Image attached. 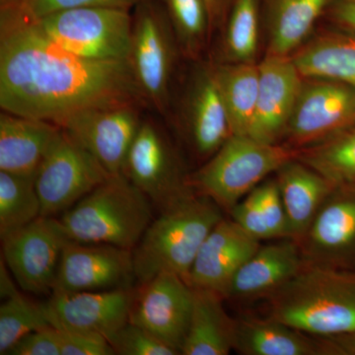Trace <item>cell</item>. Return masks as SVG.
Segmentation results:
<instances>
[{
	"label": "cell",
	"mask_w": 355,
	"mask_h": 355,
	"mask_svg": "<svg viewBox=\"0 0 355 355\" xmlns=\"http://www.w3.org/2000/svg\"><path fill=\"white\" fill-rule=\"evenodd\" d=\"M125 103L147 107L128 60L79 57L32 21L0 9L1 111L57 123L81 110Z\"/></svg>",
	"instance_id": "obj_1"
},
{
	"label": "cell",
	"mask_w": 355,
	"mask_h": 355,
	"mask_svg": "<svg viewBox=\"0 0 355 355\" xmlns=\"http://www.w3.org/2000/svg\"><path fill=\"white\" fill-rule=\"evenodd\" d=\"M270 318L320 338L355 333V270L305 260L270 296Z\"/></svg>",
	"instance_id": "obj_2"
},
{
	"label": "cell",
	"mask_w": 355,
	"mask_h": 355,
	"mask_svg": "<svg viewBox=\"0 0 355 355\" xmlns=\"http://www.w3.org/2000/svg\"><path fill=\"white\" fill-rule=\"evenodd\" d=\"M222 218L216 202L196 193L161 211L132 251L135 280L142 284L175 273L187 282L202 243Z\"/></svg>",
	"instance_id": "obj_3"
},
{
	"label": "cell",
	"mask_w": 355,
	"mask_h": 355,
	"mask_svg": "<svg viewBox=\"0 0 355 355\" xmlns=\"http://www.w3.org/2000/svg\"><path fill=\"white\" fill-rule=\"evenodd\" d=\"M153 203L125 175H111L58 218L69 241L133 251L153 222Z\"/></svg>",
	"instance_id": "obj_4"
},
{
	"label": "cell",
	"mask_w": 355,
	"mask_h": 355,
	"mask_svg": "<svg viewBox=\"0 0 355 355\" xmlns=\"http://www.w3.org/2000/svg\"><path fill=\"white\" fill-rule=\"evenodd\" d=\"M300 149L265 144L249 135H231L195 174L190 184L221 209L231 210L266 177L297 159Z\"/></svg>",
	"instance_id": "obj_5"
},
{
	"label": "cell",
	"mask_w": 355,
	"mask_h": 355,
	"mask_svg": "<svg viewBox=\"0 0 355 355\" xmlns=\"http://www.w3.org/2000/svg\"><path fill=\"white\" fill-rule=\"evenodd\" d=\"M132 31L128 62L147 107L167 116L181 49L158 0H144L132 10Z\"/></svg>",
	"instance_id": "obj_6"
},
{
	"label": "cell",
	"mask_w": 355,
	"mask_h": 355,
	"mask_svg": "<svg viewBox=\"0 0 355 355\" xmlns=\"http://www.w3.org/2000/svg\"><path fill=\"white\" fill-rule=\"evenodd\" d=\"M29 20L53 43L79 57L97 60L128 58L132 40V10L74 7Z\"/></svg>",
	"instance_id": "obj_7"
},
{
	"label": "cell",
	"mask_w": 355,
	"mask_h": 355,
	"mask_svg": "<svg viewBox=\"0 0 355 355\" xmlns=\"http://www.w3.org/2000/svg\"><path fill=\"white\" fill-rule=\"evenodd\" d=\"M147 112L125 158L121 174L163 211L195 193L190 176L162 125Z\"/></svg>",
	"instance_id": "obj_8"
},
{
	"label": "cell",
	"mask_w": 355,
	"mask_h": 355,
	"mask_svg": "<svg viewBox=\"0 0 355 355\" xmlns=\"http://www.w3.org/2000/svg\"><path fill=\"white\" fill-rule=\"evenodd\" d=\"M179 98L172 97L166 120L175 123L193 153L209 159L232 135L212 62H193Z\"/></svg>",
	"instance_id": "obj_9"
},
{
	"label": "cell",
	"mask_w": 355,
	"mask_h": 355,
	"mask_svg": "<svg viewBox=\"0 0 355 355\" xmlns=\"http://www.w3.org/2000/svg\"><path fill=\"white\" fill-rule=\"evenodd\" d=\"M112 174L60 128L35 174L41 216L64 214Z\"/></svg>",
	"instance_id": "obj_10"
},
{
	"label": "cell",
	"mask_w": 355,
	"mask_h": 355,
	"mask_svg": "<svg viewBox=\"0 0 355 355\" xmlns=\"http://www.w3.org/2000/svg\"><path fill=\"white\" fill-rule=\"evenodd\" d=\"M141 103L81 110L55 125L112 175L121 174L147 112Z\"/></svg>",
	"instance_id": "obj_11"
},
{
	"label": "cell",
	"mask_w": 355,
	"mask_h": 355,
	"mask_svg": "<svg viewBox=\"0 0 355 355\" xmlns=\"http://www.w3.org/2000/svg\"><path fill=\"white\" fill-rule=\"evenodd\" d=\"M355 123V88L340 81L303 77L284 137L303 149L331 139Z\"/></svg>",
	"instance_id": "obj_12"
},
{
	"label": "cell",
	"mask_w": 355,
	"mask_h": 355,
	"mask_svg": "<svg viewBox=\"0 0 355 355\" xmlns=\"http://www.w3.org/2000/svg\"><path fill=\"white\" fill-rule=\"evenodd\" d=\"M69 241L57 217L40 216L1 238V259L21 289L33 294H51L62 251Z\"/></svg>",
	"instance_id": "obj_13"
},
{
	"label": "cell",
	"mask_w": 355,
	"mask_h": 355,
	"mask_svg": "<svg viewBox=\"0 0 355 355\" xmlns=\"http://www.w3.org/2000/svg\"><path fill=\"white\" fill-rule=\"evenodd\" d=\"M193 287L175 273L139 284L130 322L150 331L181 354L190 326Z\"/></svg>",
	"instance_id": "obj_14"
},
{
	"label": "cell",
	"mask_w": 355,
	"mask_h": 355,
	"mask_svg": "<svg viewBox=\"0 0 355 355\" xmlns=\"http://www.w3.org/2000/svg\"><path fill=\"white\" fill-rule=\"evenodd\" d=\"M137 291L132 287L103 291H53L46 302L51 327L98 334L111 340L130 321Z\"/></svg>",
	"instance_id": "obj_15"
},
{
	"label": "cell",
	"mask_w": 355,
	"mask_h": 355,
	"mask_svg": "<svg viewBox=\"0 0 355 355\" xmlns=\"http://www.w3.org/2000/svg\"><path fill=\"white\" fill-rule=\"evenodd\" d=\"M135 279L130 250L69 241L62 251L53 292L125 288L132 287Z\"/></svg>",
	"instance_id": "obj_16"
},
{
	"label": "cell",
	"mask_w": 355,
	"mask_h": 355,
	"mask_svg": "<svg viewBox=\"0 0 355 355\" xmlns=\"http://www.w3.org/2000/svg\"><path fill=\"white\" fill-rule=\"evenodd\" d=\"M298 243L306 261L355 270V190L335 188Z\"/></svg>",
	"instance_id": "obj_17"
},
{
	"label": "cell",
	"mask_w": 355,
	"mask_h": 355,
	"mask_svg": "<svg viewBox=\"0 0 355 355\" xmlns=\"http://www.w3.org/2000/svg\"><path fill=\"white\" fill-rule=\"evenodd\" d=\"M258 101L249 137L279 144L284 137L303 76L289 55H266L259 64Z\"/></svg>",
	"instance_id": "obj_18"
},
{
	"label": "cell",
	"mask_w": 355,
	"mask_h": 355,
	"mask_svg": "<svg viewBox=\"0 0 355 355\" xmlns=\"http://www.w3.org/2000/svg\"><path fill=\"white\" fill-rule=\"evenodd\" d=\"M260 246L233 219L222 218L202 243L187 282L226 297L236 272Z\"/></svg>",
	"instance_id": "obj_19"
},
{
	"label": "cell",
	"mask_w": 355,
	"mask_h": 355,
	"mask_svg": "<svg viewBox=\"0 0 355 355\" xmlns=\"http://www.w3.org/2000/svg\"><path fill=\"white\" fill-rule=\"evenodd\" d=\"M304 261L300 245L292 238L261 245L236 272L226 297H270L299 272Z\"/></svg>",
	"instance_id": "obj_20"
},
{
	"label": "cell",
	"mask_w": 355,
	"mask_h": 355,
	"mask_svg": "<svg viewBox=\"0 0 355 355\" xmlns=\"http://www.w3.org/2000/svg\"><path fill=\"white\" fill-rule=\"evenodd\" d=\"M234 349L246 355H343L331 338L309 335L272 318L236 320Z\"/></svg>",
	"instance_id": "obj_21"
},
{
	"label": "cell",
	"mask_w": 355,
	"mask_h": 355,
	"mask_svg": "<svg viewBox=\"0 0 355 355\" xmlns=\"http://www.w3.org/2000/svg\"><path fill=\"white\" fill-rule=\"evenodd\" d=\"M60 128L51 121L0 114V171L34 177Z\"/></svg>",
	"instance_id": "obj_22"
},
{
	"label": "cell",
	"mask_w": 355,
	"mask_h": 355,
	"mask_svg": "<svg viewBox=\"0 0 355 355\" xmlns=\"http://www.w3.org/2000/svg\"><path fill=\"white\" fill-rule=\"evenodd\" d=\"M277 181L286 207L291 238L299 242L335 187L298 158L280 168Z\"/></svg>",
	"instance_id": "obj_23"
},
{
	"label": "cell",
	"mask_w": 355,
	"mask_h": 355,
	"mask_svg": "<svg viewBox=\"0 0 355 355\" xmlns=\"http://www.w3.org/2000/svg\"><path fill=\"white\" fill-rule=\"evenodd\" d=\"M190 326L181 354L227 355L234 349L236 320L228 316L222 294L193 287Z\"/></svg>",
	"instance_id": "obj_24"
},
{
	"label": "cell",
	"mask_w": 355,
	"mask_h": 355,
	"mask_svg": "<svg viewBox=\"0 0 355 355\" xmlns=\"http://www.w3.org/2000/svg\"><path fill=\"white\" fill-rule=\"evenodd\" d=\"M331 0H260L268 32V55H289L300 48Z\"/></svg>",
	"instance_id": "obj_25"
},
{
	"label": "cell",
	"mask_w": 355,
	"mask_h": 355,
	"mask_svg": "<svg viewBox=\"0 0 355 355\" xmlns=\"http://www.w3.org/2000/svg\"><path fill=\"white\" fill-rule=\"evenodd\" d=\"M291 58L303 77L331 79L355 88V32L324 33L302 44Z\"/></svg>",
	"instance_id": "obj_26"
},
{
	"label": "cell",
	"mask_w": 355,
	"mask_h": 355,
	"mask_svg": "<svg viewBox=\"0 0 355 355\" xmlns=\"http://www.w3.org/2000/svg\"><path fill=\"white\" fill-rule=\"evenodd\" d=\"M232 135H248L258 101L260 70L254 62H212Z\"/></svg>",
	"instance_id": "obj_27"
},
{
	"label": "cell",
	"mask_w": 355,
	"mask_h": 355,
	"mask_svg": "<svg viewBox=\"0 0 355 355\" xmlns=\"http://www.w3.org/2000/svg\"><path fill=\"white\" fill-rule=\"evenodd\" d=\"M298 160L335 188L355 190V123L331 139L300 149Z\"/></svg>",
	"instance_id": "obj_28"
},
{
	"label": "cell",
	"mask_w": 355,
	"mask_h": 355,
	"mask_svg": "<svg viewBox=\"0 0 355 355\" xmlns=\"http://www.w3.org/2000/svg\"><path fill=\"white\" fill-rule=\"evenodd\" d=\"M260 0H235L221 42V55L214 62H254L258 51Z\"/></svg>",
	"instance_id": "obj_29"
},
{
	"label": "cell",
	"mask_w": 355,
	"mask_h": 355,
	"mask_svg": "<svg viewBox=\"0 0 355 355\" xmlns=\"http://www.w3.org/2000/svg\"><path fill=\"white\" fill-rule=\"evenodd\" d=\"M41 210L35 176L0 171V238L36 220Z\"/></svg>",
	"instance_id": "obj_30"
},
{
	"label": "cell",
	"mask_w": 355,
	"mask_h": 355,
	"mask_svg": "<svg viewBox=\"0 0 355 355\" xmlns=\"http://www.w3.org/2000/svg\"><path fill=\"white\" fill-rule=\"evenodd\" d=\"M164 8L187 60H202L210 37L209 15L203 0H158Z\"/></svg>",
	"instance_id": "obj_31"
},
{
	"label": "cell",
	"mask_w": 355,
	"mask_h": 355,
	"mask_svg": "<svg viewBox=\"0 0 355 355\" xmlns=\"http://www.w3.org/2000/svg\"><path fill=\"white\" fill-rule=\"evenodd\" d=\"M51 327L44 303L34 302L20 291L0 305V354L8 355L21 338L33 331Z\"/></svg>",
	"instance_id": "obj_32"
},
{
	"label": "cell",
	"mask_w": 355,
	"mask_h": 355,
	"mask_svg": "<svg viewBox=\"0 0 355 355\" xmlns=\"http://www.w3.org/2000/svg\"><path fill=\"white\" fill-rule=\"evenodd\" d=\"M144 0H0V9L13 11L27 19L74 7L103 6L132 10Z\"/></svg>",
	"instance_id": "obj_33"
},
{
	"label": "cell",
	"mask_w": 355,
	"mask_h": 355,
	"mask_svg": "<svg viewBox=\"0 0 355 355\" xmlns=\"http://www.w3.org/2000/svg\"><path fill=\"white\" fill-rule=\"evenodd\" d=\"M116 354L177 355L176 349L159 340L150 331L128 321L109 340Z\"/></svg>",
	"instance_id": "obj_34"
},
{
	"label": "cell",
	"mask_w": 355,
	"mask_h": 355,
	"mask_svg": "<svg viewBox=\"0 0 355 355\" xmlns=\"http://www.w3.org/2000/svg\"><path fill=\"white\" fill-rule=\"evenodd\" d=\"M254 191L272 239L291 238L288 219L277 179L263 182Z\"/></svg>",
	"instance_id": "obj_35"
},
{
	"label": "cell",
	"mask_w": 355,
	"mask_h": 355,
	"mask_svg": "<svg viewBox=\"0 0 355 355\" xmlns=\"http://www.w3.org/2000/svg\"><path fill=\"white\" fill-rule=\"evenodd\" d=\"M62 355H114L111 343L105 336L86 331L60 330Z\"/></svg>",
	"instance_id": "obj_36"
},
{
	"label": "cell",
	"mask_w": 355,
	"mask_h": 355,
	"mask_svg": "<svg viewBox=\"0 0 355 355\" xmlns=\"http://www.w3.org/2000/svg\"><path fill=\"white\" fill-rule=\"evenodd\" d=\"M233 220L257 240L272 239L268 230L254 189L230 210Z\"/></svg>",
	"instance_id": "obj_37"
},
{
	"label": "cell",
	"mask_w": 355,
	"mask_h": 355,
	"mask_svg": "<svg viewBox=\"0 0 355 355\" xmlns=\"http://www.w3.org/2000/svg\"><path fill=\"white\" fill-rule=\"evenodd\" d=\"M8 355H62L58 329L49 327L33 331L21 338Z\"/></svg>",
	"instance_id": "obj_38"
},
{
	"label": "cell",
	"mask_w": 355,
	"mask_h": 355,
	"mask_svg": "<svg viewBox=\"0 0 355 355\" xmlns=\"http://www.w3.org/2000/svg\"><path fill=\"white\" fill-rule=\"evenodd\" d=\"M324 14L340 29L355 32V0H331Z\"/></svg>",
	"instance_id": "obj_39"
},
{
	"label": "cell",
	"mask_w": 355,
	"mask_h": 355,
	"mask_svg": "<svg viewBox=\"0 0 355 355\" xmlns=\"http://www.w3.org/2000/svg\"><path fill=\"white\" fill-rule=\"evenodd\" d=\"M235 0H203L209 15L210 35L225 25Z\"/></svg>",
	"instance_id": "obj_40"
},
{
	"label": "cell",
	"mask_w": 355,
	"mask_h": 355,
	"mask_svg": "<svg viewBox=\"0 0 355 355\" xmlns=\"http://www.w3.org/2000/svg\"><path fill=\"white\" fill-rule=\"evenodd\" d=\"M331 340L340 347L343 355H355V333L331 338Z\"/></svg>",
	"instance_id": "obj_41"
}]
</instances>
